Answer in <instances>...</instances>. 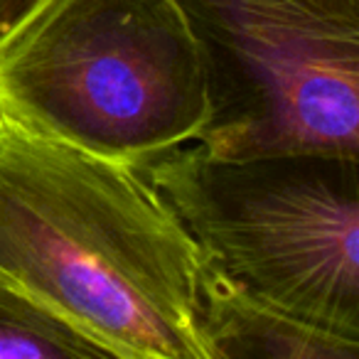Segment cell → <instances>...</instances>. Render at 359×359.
Returning a JSON list of instances; mask_svg holds the SVG:
<instances>
[{
	"mask_svg": "<svg viewBox=\"0 0 359 359\" xmlns=\"http://www.w3.org/2000/svg\"><path fill=\"white\" fill-rule=\"evenodd\" d=\"M202 254L138 165L0 106V276L114 359H207Z\"/></svg>",
	"mask_w": 359,
	"mask_h": 359,
	"instance_id": "1",
	"label": "cell"
},
{
	"mask_svg": "<svg viewBox=\"0 0 359 359\" xmlns=\"http://www.w3.org/2000/svg\"><path fill=\"white\" fill-rule=\"evenodd\" d=\"M0 106L35 130L143 165L197 140L205 69L175 0H45L0 42Z\"/></svg>",
	"mask_w": 359,
	"mask_h": 359,
	"instance_id": "2",
	"label": "cell"
},
{
	"mask_svg": "<svg viewBox=\"0 0 359 359\" xmlns=\"http://www.w3.org/2000/svg\"><path fill=\"white\" fill-rule=\"evenodd\" d=\"M138 168L222 273L359 342V155L231 160L185 143Z\"/></svg>",
	"mask_w": 359,
	"mask_h": 359,
	"instance_id": "3",
	"label": "cell"
},
{
	"mask_svg": "<svg viewBox=\"0 0 359 359\" xmlns=\"http://www.w3.org/2000/svg\"><path fill=\"white\" fill-rule=\"evenodd\" d=\"M200 52L215 158L359 155V0H175Z\"/></svg>",
	"mask_w": 359,
	"mask_h": 359,
	"instance_id": "4",
	"label": "cell"
},
{
	"mask_svg": "<svg viewBox=\"0 0 359 359\" xmlns=\"http://www.w3.org/2000/svg\"><path fill=\"white\" fill-rule=\"evenodd\" d=\"M200 332L207 359H357L359 342L293 318L202 256Z\"/></svg>",
	"mask_w": 359,
	"mask_h": 359,
	"instance_id": "5",
	"label": "cell"
},
{
	"mask_svg": "<svg viewBox=\"0 0 359 359\" xmlns=\"http://www.w3.org/2000/svg\"><path fill=\"white\" fill-rule=\"evenodd\" d=\"M114 359L84 330L0 276V359Z\"/></svg>",
	"mask_w": 359,
	"mask_h": 359,
	"instance_id": "6",
	"label": "cell"
},
{
	"mask_svg": "<svg viewBox=\"0 0 359 359\" xmlns=\"http://www.w3.org/2000/svg\"><path fill=\"white\" fill-rule=\"evenodd\" d=\"M45 0H0V42L15 32Z\"/></svg>",
	"mask_w": 359,
	"mask_h": 359,
	"instance_id": "7",
	"label": "cell"
}]
</instances>
